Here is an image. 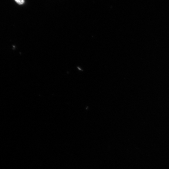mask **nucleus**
<instances>
[{"mask_svg":"<svg viewBox=\"0 0 169 169\" xmlns=\"http://www.w3.org/2000/svg\"><path fill=\"white\" fill-rule=\"evenodd\" d=\"M18 4L22 5L24 3V0H14Z\"/></svg>","mask_w":169,"mask_h":169,"instance_id":"f257e3e1","label":"nucleus"}]
</instances>
